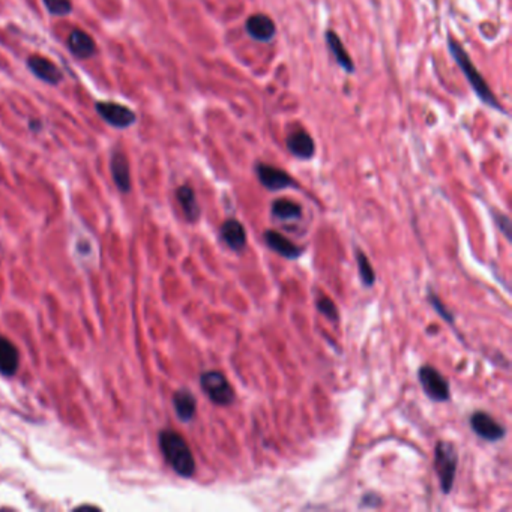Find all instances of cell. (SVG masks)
Instances as JSON below:
<instances>
[{
  "instance_id": "cell-1",
  "label": "cell",
  "mask_w": 512,
  "mask_h": 512,
  "mask_svg": "<svg viewBox=\"0 0 512 512\" xmlns=\"http://www.w3.org/2000/svg\"><path fill=\"white\" fill-rule=\"evenodd\" d=\"M160 449L169 466L182 478H191L195 472V460L186 440L173 430H163L158 435Z\"/></svg>"
},
{
  "instance_id": "cell-2",
  "label": "cell",
  "mask_w": 512,
  "mask_h": 512,
  "mask_svg": "<svg viewBox=\"0 0 512 512\" xmlns=\"http://www.w3.org/2000/svg\"><path fill=\"white\" fill-rule=\"evenodd\" d=\"M448 47H449V52H451V56L454 57V61L457 62L458 68L461 70V73L465 74V77L467 78L469 84L472 86V89H474L475 93L479 96V100L487 104L488 107H493L496 108L497 112H502V113H506L504 110V107L500 105V103L496 100L495 93L491 92L490 86L487 84V82L484 80V77L481 75V73L476 70V66L472 63L469 54L465 52V48H462L455 39L449 38L448 39Z\"/></svg>"
},
{
  "instance_id": "cell-3",
  "label": "cell",
  "mask_w": 512,
  "mask_h": 512,
  "mask_svg": "<svg viewBox=\"0 0 512 512\" xmlns=\"http://www.w3.org/2000/svg\"><path fill=\"white\" fill-rule=\"evenodd\" d=\"M458 465V454L455 446L451 442H439L435 452V467L440 481L442 491L445 495L451 493L455 481V472Z\"/></svg>"
},
{
  "instance_id": "cell-4",
  "label": "cell",
  "mask_w": 512,
  "mask_h": 512,
  "mask_svg": "<svg viewBox=\"0 0 512 512\" xmlns=\"http://www.w3.org/2000/svg\"><path fill=\"white\" fill-rule=\"evenodd\" d=\"M200 385L208 398L216 406H230L236 398L227 377L220 371L203 372L200 376Z\"/></svg>"
},
{
  "instance_id": "cell-5",
  "label": "cell",
  "mask_w": 512,
  "mask_h": 512,
  "mask_svg": "<svg viewBox=\"0 0 512 512\" xmlns=\"http://www.w3.org/2000/svg\"><path fill=\"white\" fill-rule=\"evenodd\" d=\"M419 382L427 396L432 401H448L451 398V389L448 380L431 366H424L419 370Z\"/></svg>"
},
{
  "instance_id": "cell-6",
  "label": "cell",
  "mask_w": 512,
  "mask_h": 512,
  "mask_svg": "<svg viewBox=\"0 0 512 512\" xmlns=\"http://www.w3.org/2000/svg\"><path fill=\"white\" fill-rule=\"evenodd\" d=\"M95 108L98 114H100L108 125L119 128V130L133 126L137 121V116L131 108L122 104L112 101H100L95 104Z\"/></svg>"
},
{
  "instance_id": "cell-7",
  "label": "cell",
  "mask_w": 512,
  "mask_h": 512,
  "mask_svg": "<svg viewBox=\"0 0 512 512\" xmlns=\"http://www.w3.org/2000/svg\"><path fill=\"white\" fill-rule=\"evenodd\" d=\"M255 174H257L259 182L269 191H281L298 186L296 181H294L287 172H284L273 165H268L263 163L255 164Z\"/></svg>"
},
{
  "instance_id": "cell-8",
  "label": "cell",
  "mask_w": 512,
  "mask_h": 512,
  "mask_svg": "<svg viewBox=\"0 0 512 512\" xmlns=\"http://www.w3.org/2000/svg\"><path fill=\"white\" fill-rule=\"evenodd\" d=\"M470 427L481 439L487 442H497L506 435L505 427L485 412H475L470 418Z\"/></svg>"
},
{
  "instance_id": "cell-9",
  "label": "cell",
  "mask_w": 512,
  "mask_h": 512,
  "mask_svg": "<svg viewBox=\"0 0 512 512\" xmlns=\"http://www.w3.org/2000/svg\"><path fill=\"white\" fill-rule=\"evenodd\" d=\"M27 66L36 78H39V80L47 84L56 86L62 82L63 75L61 70H59V68L52 61H48L47 57L38 56V54L31 56L27 59Z\"/></svg>"
},
{
  "instance_id": "cell-10",
  "label": "cell",
  "mask_w": 512,
  "mask_h": 512,
  "mask_svg": "<svg viewBox=\"0 0 512 512\" xmlns=\"http://www.w3.org/2000/svg\"><path fill=\"white\" fill-rule=\"evenodd\" d=\"M245 31L259 43H271L275 33H277V27H275L273 20L264 14L251 15L247 23H245Z\"/></svg>"
},
{
  "instance_id": "cell-11",
  "label": "cell",
  "mask_w": 512,
  "mask_h": 512,
  "mask_svg": "<svg viewBox=\"0 0 512 512\" xmlns=\"http://www.w3.org/2000/svg\"><path fill=\"white\" fill-rule=\"evenodd\" d=\"M110 172L113 182L121 193L131 191V173H130V163H128L126 155L121 151H114L110 158Z\"/></svg>"
},
{
  "instance_id": "cell-12",
  "label": "cell",
  "mask_w": 512,
  "mask_h": 512,
  "mask_svg": "<svg viewBox=\"0 0 512 512\" xmlns=\"http://www.w3.org/2000/svg\"><path fill=\"white\" fill-rule=\"evenodd\" d=\"M285 146H287L289 152L299 160H310L316 153V144H314L313 137L303 131L292 133L285 139Z\"/></svg>"
},
{
  "instance_id": "cell-13",
  "label": "cell",
  "mask_w": 512,
  "mask_h": 512,
  "mask_svg": "<svg viewBox=\"0 0 512 512\" xmlns=\"http://www.w3.org/2000/svg\"><path fill=\"white\" fill-rule=\"evenodd\" d=\"M220 234L225 245L233 251H242L247 247V233H245L243 225L238 220L224 221L220 229Z\"/></svg>"
},
{
  "instance_id": "cell-14",
  "label": "cell",
  "mask_w": 512,
  "mask_h": 512,
  "mask_svg": "<svg viewBox=\"0 0 512 512\" xmlns=\"http://www.w3.org/2000/svg\"><path fill=\"white\" fill-rule=\"evenodd\" d=\"M264 242L272 251H275L289 260H296L302 254V250L298 247V245H294L290 239L284 238V236H281L278 232H273V230L264 232Z\"/></svg>"
},
{
  "instance_id": "cell-15",
  "label": "cell",
  "mask_w": 512,
  "mask_h": 512,
  "mask_svg": "<svg viewBox=\"0 0 512 512\" xmlns=\"http://www.w3.org/2000/svg\"><path fill=\"white\" fill-rule=\"evenodd\" d=\"M20 366V353L15 344L6 337L0 336V372L11 377L17 372Z\"/></svg>"
},
{
  "instance_id": "cell-16",
  "label": "cell",
  "mask_w": 512,
  "mask_h": 512,
  "mask_svg": "<svg viewBox=\"0 0 512 512\" xmlns=\"http://www.w3.org/2000/svg\"><path fill=\"white\" fill-rule=\"evenodd\" d=\"M68 47H70L71 53L78 59H89L96 54V44L91 35L75 29L68 38Z\"/></svg>"
},
{
  "instance_id": "cell-17",
  "label": "cell",
  "mask_w": 512,
  "mask_h": 512,
  "mask_svg": "<svg viewBox=\"0 0 512 512\" xmlns=\"http://www.w3.org/2000/svg\"><path fill=\"white\" fill-rule=\"evenodd\" d=\"M173 407L177 418L182 422H190L197 412V400L188 389H179L173 396Z\"/></svg>"
},
{
  "instance_id": "cell-18",
  "label": "cell",
  "mask_w": 512,
  "mask_h": 512,
  "mask_svg": "<svg viewBox=\"0 0 512 512\" xmlns=\"http://www.w3.org/2000/svg\"><path fill=\"white\" fill-rule=\"evenodd\" d=\"M176 197H177V202H179L186 220H188L190 223H195L200 218V206L199 203H197V197L191 186L182 185L181 188H177Z\"/></svg>"
},
{
  "instance_id": "cell-19",
  "label": "cell",
  "mask_w": 512,
  "mask_h": 512,
  "mask_svg": "<svg viewBox=\"0 0 512 512\" xmlns=\"http://www.w3.org/2000/svg\"><path fill=\"white\" fill-rule=\"evenodd\" d=\"M326 44H328L329 52L333 54V57H336L337 63L346 73L353 74L354 70H356V68H354V63L352 62L350 54L346 52V47H344V44L341 43V39L338 38V35L336 32H333V31H328L326 32Z\"/></svg>"
},
{
  "instance_id": "cell-20",
  "label": "cell",
  "mask_w": 512,
  "mask_h": 512,
  "mask_svg": "<svg viewBox=\"0 0 512 512\" xmlns=\"http://www.w3.org/2000/svg\"><path fill=\"white\" fill-rule=\"evenodd\" d=\"M272 213L280 220H298L302 215V209L298 203L285 199H278L272 203Z\"/></svg>"
},
{
  "instance_id": "cell-21",
  "label": "cell",
  "mask_w": 512,
  "mask_h": 512,
  "mask_svg": "<svg viewBox=\"0 0 512 512\" xmlns=\"http://www.w3.org/2000/svg\"><path fill=\"white\" fill-rule=\"evenodd\" d=\"M356 262H358L359 277H361L363 285L371 287V285L374 284V281H376V273H374V269H372V266H371L368 257L361 250H356Z\"/></svg>"
},
{
  "instance_id": "cell-22",
  "label": "cell",
  "mask_w": 512,
  "mask_h": 512,
  "mask_svg": "<svg viewBox=\"0 0 512 512\" xmlns=\"http://www.w3.org/2000/svg\"><path fill=\"white\" fill-rule=\"evenodd\" d=\"M47 11L56 17L68 15L73 11L71 0H44Z\"/></svg>"
},
{
  "instance_id": "cell-23",
  "label": "cell",
  "mask_w": 512,
  "mask_h": 512,
  "mask_svg": "<svg viewBox=\"0 0 512 512\" xmlns=\"http://www.w3.org/2000/svg\"><path fill=\"white\" fill-rule=\"evenodd\" d=\"M316 305H317L319 313H322L324 317L329 319L331 322H337V320H338V317H340V316H338V310H337V307H336V303H333L329 298H326V296H320V298L317 299Z\"/></svg>"
},
{
  "instance_id": "cell-24",
  "label": "cell",
  "mask_w": 512,
  "mask_h": 512,
  "mask_svg": "<svg viewBox=\"0 0 512 512\" xmlns=\"http://www.w3.org/2000/svg\"><path fill=\"white\" fill-rule=\"evenodd\" d=\"M430 302H431V305H432V307H436V311L440 314V316L443 317V319H446V322H452V323H454V317H452L451 316V314L445 310V307H443V303L437 299V296H436V294H432L431 292H430Z\"/></svg>"
}]
</instances>
